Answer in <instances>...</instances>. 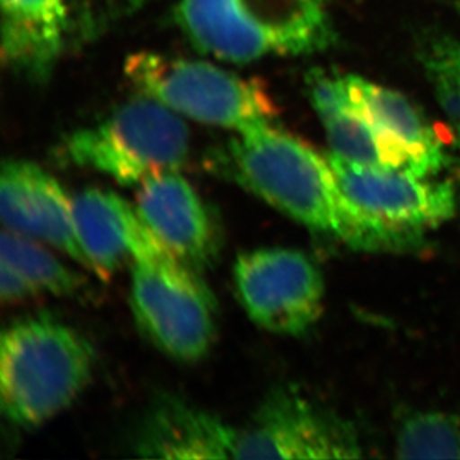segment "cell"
<instances>
[{
    "label": "cell",
    "instance_id": "5bb4252c",
    "mask_svg": "<svg viewBox=\"0 0 460 460\" xmlns=\"http://www.w3.org/2000/svg\"><path fill=\"white\" fill-rule=\"evenodd\" d=\"M237 432L212 412L167 398L146 417L136 452L158 459H233Z\"/></svg>",
    "mask_w": 460,
    "mask_h": 460
},
{
    "label": "cell",
    "instance_id": "4fadbf2b",
    "mask_svg": "<svg viewBox=\"0 0 460 460\" xmlns=\"http://www.w3.org/2000/svg\"><path fill=\"white\" fill-rule=\"evenodd\" d=\"M349 88L355 108L377 131L395 169L432 176L443 167L441 142L407 97L359 76H349Z\"/></svg>",
    "mask_w": 460,
    "mask_h": 460
},
{
    "label": "cell",
    "instance_id": "44dd1931",
    "mask_svg": "<svg viewBox=\"0 0 460 460\" xmlns=\"http://www.w3.org/2000/svg\"><path fill=\"white\" fill-rule=\"evenodd\" d=\"M0 296L4 303H13L40 296V292L17 270L0 261Z\"/></svg>",
    "mask_w": 460,
    "mask_h": 460
},
{
    "label": "cell",
    "instance_id": "7a4b0ae2",
    "mask_svg": "<svg viewBox=\"0 0 460 460\" xmlns=\"http://www.w3.org/2000/svg\"><path fill=\"white\" fill-rule=\"evenodd\" d=\"M341 194L339 237L368 251L416 244L426 231L453 217L455 191L410 170L352 164L331 154Z\"/></svg>",
    "mask_w": 460,
    "mask_h": 460
},
{
    "label": "cell",
    "instance_id": "30bf717a",
    "mask_svg": "<svg viewBox=\"0 0 460 460\" xmlns=\"http://www.w3.org/2000/svg\"><path fill=\"white\" fill-rule=\"evenodd\" d=\"M136 208L161 244L194 271L208 269L219 255L221 234L215 217L178 170L140 183Z\"/></svg>",
    "mask_w": 460,
    "mask_h": 460
},
{
    "label": "cell",
    "instance_id": "52a82bcc",
    "mask_svg": "<svg viewBox=\"0 0 460 460\" xmlns=\"http://www.w3.org/2000/svg\"><path fill=\"white\" fill-rule=\"evenodd\" d=\"M136 322L161 352L181 362L205 358L217 334V303L196 271L173 255L131 265Z\"/></svg>",
    "mask_w": 460,
    "mask_h": 460
},
{
    "label": "cell",
    "instance_id": "2e32d148",
    "mask_svg": "<svg viewBox=\"0 0 460 460\" xmlns=\"http://www.w3.org/2000/svg\"><path fill=\"white\" fill-rule=\"evenodd\" d=\"M0 248V261L22 273L40 294L72 296L84 285L81 274L66 267L47 249L36 243L33 237L4 228Z\"/></svg>",
    "mask_w": 460,
    "mask_h": 460
},
{
    "label": "cell",
    "instance_id": "8992f818",
    "mask_svg": "<svg viewBox=\"0 0 460 460\" xmlns=\"http://www.w3.org/2000/svg\"><path fill=\"white\" fill-rule=\"evenodd\" d=\"M126 74L142 96L194 121L237 133L273 122L264 84L205 61L142 51L127 58Z\"/></svg>",
    "mask_w": 460,
    "mask_h": 460
},
{
    "label": "cell",
    "instance_id": "3957f363",
    "mask_svg": "<svg viewBox=\"0 0 460 460\" xmlns=\"http://www.w3.org/2000/svg\"><path fill=\"white\" fill-rule=\"evenodd\" d=\"M239 135L222 156L226 174L308 228L339 235L341 194L330 160L271 122Z\"/></svg>",
    "mask_w": 460,
    "mask_h": 460
},
{
    "label": "cell",
    "instance_id": "ffe728a7",
    "mask_svg": "<svg viewBox=\"0 0 460 460\" xmlns=\"http://www.w3.org/2000/svg\"><path fill=\"white\" fill-rule=\"evenodd\" d=\"M307 84L310 102L313 108L316 109L322 122L355 108L349 88V76L341 78L337 75L314 70L308 76Z\"/></svg>",
    "mask_w": 460,
    "mask_h": 460
},
{
    "label": "cell",
    "instance_id": "5b68a950",
    "mask_svg": "<svg viewBox=\"0 0 460 460\" xmlns=\"http://www.w3.org/2000/svg\"><path fill=\"white\" fill-rule=\"evenodd\" d=\"M188 153L185 122L146 96L127 102L97 126L75 131L61 148L70 164L101 172L122 187L181 169Z\"/></svg>",
    "mask_w": 460,
    "mask_h": 460
},
{
    "label": "cell",
    "instance_id": "8fae6325",
    "mask_svg": "<svg viewBox=\"0 0 460 460\" xmlns=\"http://www.w3.org/2000/svg\"><path fill=\"white\" fill-rule=\"evenodd\" d=\"M0 215L6 230L42 240L88 269L75 228L74 206L56 178L24 160H8L0 176Z\"/></svg>",
    "mask_w": 460,
    "mask_h": 460
},
{
    "label": "cell",
    "instance_id": "9a60e30c",
    "mask_svg": "<svg viewBox=\"0 0 460 460\" xmlns=\"http://www.w3.org/2000/svg\"><path fill=\"white\" fill-rule=\"evenodd\" d=\"M2 56L13 69L42 79L60 56L67 26L66 0H0Z\"/></svg>",
    "mask_w": 460,
    "mask_h": 460
},
{
    "label": "cell",
    "instance_id": "277c9868",
    "mask_svg": "<svg viewBox=\"0 0 460 460\" xmlns=\"http://www.w3.org/2000/svg\"><path fill=\"white\" fill-rule=\"evenodd\" d=\"M176 20L199 51L230 63L321 49V0H181Z\"/></svg>",
    "mask_w": 460,
    "mask_h": 460
},
{
    "label": "cell",
    "instance_id": "ac0fdd59",
    "mask_svg": "<svg viewBox=\"0 0 460 460\" xmlns=\"http://www.w3.org/2000/svg\"><path fill=\"white\" fill-rule=\"evenodd\" d=\"M332 155L352 164L395 169L391 154L357 108L349 109L323 122Z\"/></svg>",
    "mask_w": 460,
    "mask_h": 460
},
{
    "label": "cell",
    "instance_id": "e0dca14e",
    "mask_svg": "<svg viewBox=\"0 0 460 460\" xmlns=\"http://www.w3.org/2000/svg\"><path fill=\"white\" fill-rule=\"evenodd\" d=\"M402 459H460V421L446 412H414L396 438Z\"/></svg>",
    "mask_w": 460,
    "mask_h": 460
},
{
    "label": "cell",
    "instance_id": "7c38bea8",
    "mask_svg": "<svg viewBox=\"0 0 460 460\" xmlns=\"http://www.w3.org/2000/svg\"><path fill=\"white\" fill-rule=\"evenodd\" d=\"M75 228L88 269L109 279L126 265L172 255L153 234L137 208L117 192L90 188L72 200Z\"/></svg>",
    "mask_w": 460,
    "mask_h": 460
},
{
    "label": "cell",
    "instance_id": "9c48e42d",
    "mask_svg": "<svg viewBox=\"0 0 460 460\" xmlns=\"http://www.w3.org/2000/svg\"><path fill=\"white\" fill-rule=\"evenodd\" d=\"M352 428L298 392L271 394L252 420L237 432L233 459H355Z\"/></svg>",
    "mask_w": 460,
    "mask_h": 460
},
{
    "label": "cell",
    "instance_id": "ba28073f",
    "mask_svg": "<svg viewBox=\"0 0 460 460\" xmlns=\"http://www.w3.org/2000/svg\"><path fill=\"white\" fill-rule=\"evenodd\" d=\"M234 282L251 321L273 334H305L321 316L323 279L316 264L296 249L240 253Z\"/></svg>",
    "mask_w": 460,
    "mask_h": 460
},
{
    "label": "cell",
    "instance_id": "6da1fadb",
    "mask_svg": "<svg viewBox=\"0 0 460 460\" xmlns=\"http://www.w3.org/2000/svg\"><path fill=\"white\" fill-rule=\"evenodd\" d=\"M94 349L51 316L13 322L0 340V400L13 425L36 428L67 409L92 380Z\"/></svg>",
    "mask_w": 460,
    "mask_h": 460
},
{
    "label": "cell",
    "instance_id": "d6986e66",
    "mask_svg": "<svg viewBox=\"0 0 460 460\" xmlns=\"http://www.w3.org/2000/svg\"><path fill=\"white\" fill-rule=\"evenodd\" d=\"M439 104L460 131V42L448 36H432L420 51Z\"/></svg>",
    "mask_w": 460,
    "mask_h": 460
}]
</instances>
